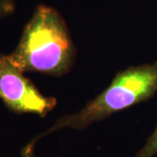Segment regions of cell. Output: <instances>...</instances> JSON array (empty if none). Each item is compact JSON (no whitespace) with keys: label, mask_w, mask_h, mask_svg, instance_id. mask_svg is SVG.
<instances>
[{"label":"cell","mask_w":157,"mask_h":157,"mask_svg":"<svg viewBox=\"0 0 157 157\" xmlns=\"http://www.w3.org/2000/svg\"><path fill=\"white\" fill-rule=\"evenodd\" d=\"M76 50L66 21L56 9L39 5L9 59L25 72L61 76L73 67Z\"/></svg>","instance_id":"obj_1"},{"label":"cell","mask_w":157,"mask_h":157,"mask_svg":"<svg viewBox=\"0 0 157 157\" xmlns=\"http://www.w3.org/2000/svg\"><path fill=\"white\" fill-rule=\"evenodd\" d=\"M156 92L157 61L130 67L119 72L111 84L80 111L61 116L50 128L35 137L33 141L36 142L52 132L66 128L84 130L91 124L151 99Z\"/></svg>","instance_id":"obj_2"},{"label":"cell","mask_w":157,"mask_h":157,"mask_svg":"<svg viewBox=\"0 0 157 157\" xmlns=\"http://www.w3.org/2000/svg\"><path fill=\"white\" fill-rule=\"evenodd\" d=\"M0 99L11 111L45 117L57 105V100L42 94L24 72L0 53Z\"/></svg>","instance_id":"obj_3"},{"label":"cell","mask_w":157,"mask_h":157,"mask_svg":"<svg viewBox=\"0 0 157 157\" xmlns=\"http://www.w3.org/2000/svg\"><path fill=\"white\" fill-rule=\"evenodd\" d=\"M155 155H157V126L135 157H153Z\"/></svg>","instance_id":"obj_4"},{"label":"cell","mask_w":157,"mask_h":157,"mask_svg":"<svg viewBox=\"0 0 157 157\" xmlns=\"http://www.w3.org/2000/svg\"><path fill=\"white\" fill-rule=\"evenodd\" d=\"M15 0H0V17H4L11 14L15 11Z\"/></svg>","instance_id":"obj_5"},{"label":"cell","mask_w":157,"mask_h":157,"mask_svg":"<svg viewBox=\"0 0 157 157\" xmlns=\"http://www.w3.org/2000/svg\"><path fill=\"white\" fill-rule=\"evenodd\" d=\"M34 144L33 141H31L25 147H23L21 151L22 157H36L34 155Z\"/></svg>","instance_id":"obj_6"}]
</instances>
